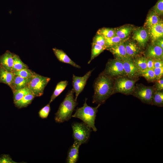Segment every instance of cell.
I'll use <instances>...</instances> for the list:
<instances>
[{
    "label": "cell",
    "instance_id": "30bf717a",
    "mask_svg": "<svg viewBox=\"0 0 163 163\" xmlns=\"http://www.w3.org/2000/svg\"><path fill=\"white\" fill-rule=\"evenodd\" d=\"M132 38L138 43L140 47H145L149 37L147 29L143 27L135 28L133 31Z\"/></svg>",
    "mask_w": 163,
    "mask_h": 163
},
{
    "label": "cell",
    "instance_id": "836d02e7",
    "mask_svg": "<svg viewBox=\"0 0 163 163\" xmlns=\"http://www.w3.org/2000/svg\"><path fill=\"white\" fill-rule=\"evenodd\" d=\"M92 43L106 48L105 38L102 35L96 34L93 39Z\"/></svg>",
    "mask_w": 163,
    "mask_h": 163
},
{
    "label": "cell",
    "instance_id": "b9f144b4",
    "mask_svg": "<svg viewBox=\"0 0 163 163\" xmlns=\"http://www.w3.org/2000/svg\"><path fill=\"white\" fill-rule=\"evenodd\" d=\"M153 66L154 68L163 67V60L154 59Z\"/></svg>",
    "mask_w": 163,
    "mask_h": 163
},
{
    "label": "cell",
    "instance_id": "ab89813d",
    "mask_svg": "<svg viewBox=\"0 0 163 163\" xmlns=\"http://www.w3.org/2000/svg\"><path fill=\"white\" fill-rule=\"evenodd\" d=\"M147 69H153L154 67V59L150 58H147Z\"/></svg>",
    "mask_w": 163,
    "mask_h": 163
},
{
    "label": "cell",
    "instance_id": "6da1fadb",
    "mask_svg": "<svg viewBox=\"0 0 163 163\" xmlns=\"http://www.w3.org/2000/svg\"><path fill=\"white\" fill-rule=\"evenodd\" d=\"M113 78L101 72L94 81L93 103L100 104L104 103L113 94Z\"/></svg>",
    "mask_w": 163,
    "mask_h": 163
},
{
    "label": "cell",
    "instance_id": "d6986e66",
    "mask_svg": "<svg viewBox=\"0 0 163 163\" xmlns=\"http://www.w3.org/2000/svg\"><path fill=\"white\" fill-rule=\"evenodd\" d=\"M31 78H25L15 75L13 82L10 87L13 92L27 86Z\"/></svg>",
    "mask_w": 163,
    "mask_h": 163
},
{
    "label": "cell",
    "instance_id": "8fae6325",
    "mask_svg": "<svg viewBox=\"0 0 163 163\" xmlns=\"http://www.w3.org/2000/svg\"><path fill=\"white\" fill-rule=\"evenodd\" d=\"M122 61L125 76L129 78L133 79L141 75V72L134 63L133 59Z\"/></svg>",
    "mask_w": 163,
    "mask_h": 163
},
{
    "label": "cell",
    "instance_id": "60d3db41",
    "mask_svg": "<svg viewBox=\"0 0 163 163\" xmlns=\"http://www.w3.org/2000/svg\"><path fill=\"white\" fill-rule=\"evenodd\" d=\"M152 44L160 46L163 49V37L159 38L152 42Z\"/></svg>",
    "mask_w": 163,
    "mask_h": 163
},
{
    "label": "cell",
    "instance_id": "74e56055",
    "mask_svg": "<svg viewBox=\"0 0 163 163\" xmlns=\"http://www.w3.org/2000/svg\"><path fill=\"white\" fill-rule=\"evenodd\" d=\"M153 69L155 76L156 80L162 77L163 75V67L154 68Z\"/></svg>",
    "mask_w": 163,
    "mask_h": 163
},
{
    "label": "cell",
    "instance_id": "4fadbf2b",
    "mask_svg": "<svg viewBox=\"0 0 163 163\" xmlns=\"http://www.w3.org/2000/svg\"><path fill=\"white\" fill-rule=\"evenodd\" d=\"M128 56L133 59L138 56L141 52L140 47L134 41L128 38L124 42Z\"/></svg>",
    "mask_w": 163,
    "mask_h": 163
},
{
    "label": "cell",
    "instance_id": "9c48e42d",
    "mask_svg": "<svg viewBox=\"0 0 163 163\" xmlns=\"http://www.w3.org/2000/svg\"><path fill=\"white\" fill-rule=\"evenodd\" d=\"M93 69L88 71L83 76H77L73 74L72 85L75 94V99L77 101V98L82 91L86 84L87 81L90 76Z\"/></svg>",
    "mask_w": 163,
    "mask_h": 163
},
{
    "label": "cell",
    "instance_id": "603a6c76",
    "mask_svg": "<svg viewBox=\"0 0 163 163\" xmlns=\"http://www.w3.org/2000/svg\"><path fill=\"white\" fill-rule=\"evenodd\" d=\"M35 97L32 93H29L14 104L18 108L25 107L31 104Z\"/></svg>",
    "mask_w": 163,
    "mask_h": 163
},
{
    "label": "cell",
    "instance_id": "5bb4252c",
    "mask_svg": "<svg viewBox=\"0 0 163 163\" xmlns=\"http://www.w3.org/2000/svg\"><path fill=\"white\" fill-rule=\"evenodd\" d=\"M14 53L9 50L0 56V66L7 71L12 72Z\"/></svg>",
    "mask_w": 163,
    "mask_h": 163
},
{
    "label": "cell",
    "instance_id": "f1b7e54d",
    "mask_svg": "<svg viewBox=\"0 0 163 163\" xmlns=\"http://www.w3.org/2000/svg\"><path fill=\"white\" fill-rule=\"evenodd\" d=\"M105 50H106V48L104 47L92 43L91 56L90 60L88 62V64L90 63L94 58Z\"/></svg>",
    "mask_w": 163,
    "mask_h": 163
},
{
    "label": "cell",
    "instance_id": "1f68e13d",
    "mask_svg": "<svg viewBox=\"0 0 163 163\" xmlns=\"http://www.w3.org/2000/svg\"><path fill=\"white\" fill-rule=\"evenodd\" d=\"M141 76L143 77L149 82H153L156 81L155 76L153 69H147L141 72Z\"/></svg>",
    "mask_w": 163,
    "mask_h": 163
},
{
    "label": "cell",
    "instance_id": "8d00e7d4",
    "mask_svg": "<svg viewBox=\"0 0 163 163\" xmlns=\"http://www.w3.org/2000/svg\"><path fill=\"white\" fill-rule=\"evenodd\" d=\"M8 155L2 154L0 156V163H17Z\"/></svg>",
    "mask_w": 163,
    "mask_h": 163
},
{
    "label": "cell",
    "instance_id": "7c38bea8",
    "mask_svg": "<svg viewBox=\"0 0 163 163\" xmlns=\"http://www.w3.org/2000/svg\"><path fill=\"white\" fill-rule=\"evenodd\" d=\"M124 41L108 47L106 50L112 53L116 59L121 60L132 59L129 57L127 55L124 43Z\"/></svg>",
    "mask_w": 163,
    "mask_h": 163
},
{
    "label": "cell",
    "instance_id": "d4e9b609",
    "mask_svg": "<svg viewBox=\"0 0 163 163\" xmlns=\"http://www.w3.org/2000/svg\"><path fill=\"white\" fill-rule=\"evenodd\" d=\"M151 104L159 107L163 106V91H157L154 90Z\"/></svg>",
    "mask_w": 163,
    "mask_h": 163
},
{
    "label": "cell",
    "instance_id": "9a60e30c",
    "mask_svg": "<svg viewBox=\"0 0 163 163\" xmlns=\"http://www.w3.org/2000/svg\"><path fill=\"white\" fill-rule=\"evenodd\" d=\"M145 57L154 59H163V49L152 44L149 46L145 53Z\"/></svg>",
    "mask_w": 163,
    "mask_h": 163
},
{
    "label": "cell",
    "instance_id": "3957f363",
    "mask_svg": "<svg viewBox=\"0 0 163 163\" xmlns=\"http://www.w3.org/2000/svg\"><path fill=\"white\" fill-rule=\"evenodd\" d=\"M87 99H85L83 106L77 108L72 117L78 118L83 122L90 127L94 132L97 129L95 126V121L98 109L101 104L93 107L88 106L87 103Z\"/></svg>",
    "mask_w": 163,
    "mask_h": 163
},
{
    "label": "cell",
    "instance_id": "8992f818",
    "mask_svg": "<svg viewBox=\"0 0 163 163\" xmlns=\"http://www.w3.org/2000/svg\"><path fill=\"white\" fill-rule=\"evenodd\" d=\"M50 80V78L42 76L34 72L27 86L35 97L42 96L44 89Z\"/></svg>",
    "mask_w": 163,
    "mask_h": 163
},
{
    "label": "cell",
    "instance_id": "4316f807",
    "mask_svg": "<svg viewBox=\"0 0 163 163\" xmlns=\"http://www.w3.org/2000/svg\"><path fill=\"white\" fill-rule=\"evenodd\" d=\"M13 92L14 103L20 100L27 94L32 93L27 86Z\"/></svg>",
    "mask_w": 163,
    "mask_h": 163
},
{
    "label": "cell",
    "instance_id": "2e32d148",
    "mask_svg": "<svg viewBox=\"0 0 163 163\" xmlns=\"http://www.w3.org/2000/svg\"><path fill=\"white\" fill-rule=\"evenodd\" d=\"M148 30L152 42L159 38L163 37V21L161 20Z\"/></svg>",
    "mask_w": 163,
    "mask_h": 163
},
{
    "label": "cell",
    "instance_id": "52a82bcc",
    "mask_svg": "<svg viewBox=\"0 0 163 163\" xmlns=\"http://www.w3.org/2000/svg\"><path fill=\"white\" fill-rule=\"evenodd\" d=\"M102 72L113 78L125 76L122 61L116 58L108 60Z\"/></svg>",
    "mask_w": 163,
    "mask_h": 163
},
{
    "label": "cell",
    "instance_id": "d590c367",
    "mask_svg": "<svg viewBox=\"0 0 163 163\" xmlns=\"http://www.w3.org/2000/svg\"><path fill=\"white\" fill-rule=\"evenodd\" d=\"M50 110V103L47 104L42 108L39 111L40 117L42 119H45L47 117Z\"/></svg>",
    "mask_w": 163,
    "mask_h": 163
},
{
    "label": "cell",
    "instance_id": "44dd1931",
    "mask_svg": "<svg viewBox=\"0 0 163 163\" xmlns=\"http://www.w3.org/2000/svg\"><path fill=\"white\" fill-rule=\"evenodd\" d=\"M14 76L13 72L7 71L0 66V83L6 84L10 87L13 82Z\"/></svg>",
    "mask_w": 163,
    "mask_h": 163
},
{
    "label": "cell",
    "instance_id": "484cf974",
    "mask_svg": "<svg viewBox=\"0 0 163 163\" xmlns=\"http://www.w3.org/2000/svg\"><path fill=\"white\" fill-rule=\"evenodd\" d=\"M147 59L145 56H139L133 59L135 65L140 72L147 69Z\"/></svg>",
    "mask_w": 163,
    "mask_h": 163
},
{
    "label": "cell",
    "instance_id": "7a4b0ae2",
    "mask_svg": "<svg viewBox=\"0 0 163 163\" xmlns=\"http://www.w3.org/2000/svg\"><path fill=\"white\" fill-rule=\"evenodd\" d=\"M74 90L72 88L68 91L58 109L55 114V120L57 123L68 121L72 117L75 108L78 104L74 98Z\"/></svg>",
    "mask_w": 163,
    "mask_h": 163
},
{
    "label": "cell",
    "instance_id": "e575fe53",
    "mask_svg": "<svg viewBox=\"0 0 163 163\" xmlns=\"http://www.w3.org/2000/svg\"><path fill=\"white\" fill-rule=\"evenodd\" d=\"M153 11L158 16H162L163 14V0H158L152 8Z\"/></svg>",
    "mask_w": 163,
    "mask_h": 163
},
{
    "label": "cell",
    "instance_id": "cb8c5ba5",
    "mask_svg": "<svg viewBox=\"0 0 163 163\" xmlns=\"http://www.w3.org/2000/svg\"><path fill=\"white\" fill-rule=\"evenodd\" d=\"M67 80L61 81L58 82L55 88L54 91L52 95L49 103L53 102L65 89L68 84Z\"/></svg>",
    "mask_w": 163,
    "mask_h": 163
},
{
    "label": "cell",
    "instance_id": "f35d334b",
    "mask_svg": "<svg viewBox=\"0 0 163 163\" xmlns=\"http://www.w3.org/2000/svg\"><path fill=\"white\" fill-rule=\"evenodd\" d=\"M155 90L157 91H163V78L162 77L160 79L156 81Z\"/></svg>",
    "mask_w": 163,
    "mask_h": 163
},
{
    "label": "cell",
    "instance_id": "ba28073f",
    "mask_svg": "<svg viewBox=\"0 0 163 163\" xmlns=\"http://www.w3.org/2000/svg\"><path fill=\"white\" fill-rule=\"evenodd\" d=\"M155 89L153 86L139 85L135 88L132 94L139 99L142 102L151 104Z\"/></svg>",
    "mask_w": 163,
    "mask_h": 163
},
{
    "label": "cell",
    "instance_id": "7402d4cb",
    "mask_svg": "<svg viewBox=\"0 0 163 163\" xmlns=\"http://www.w3.org/2000/svg\"><path fill=\"white\" fill-rule=\"evenodd\" d=\"M161 20L159 16L152 10L149 11L147 15L144 27L148 29Z\"/></svg>",
    "mask_w": 163,
    "mask_h": 163
},
{
    "label": "cell",
    "instance_id": "5b68a950",
    "mask_svg": "<svg viewBox=\"0 0 163 163\" xmlns=\"http://www.w3.org/2000/svg\"><path fill=\"white\" fill-rule=\"evenodd\" d=\"M135 80L126 76L117 77L114 81L113 94L120 93L126 95L132 94L135 88Z\"/></svg>",
    "mask_w": 163,
    "mask_h": 163
},
{
    "label": "cell",
    "instance_id": "e0dca14e",
    "mask_svg": "<svg viewBox=\"0 0 163 163\" xmlns=\"http://www.w3.org/2000/svg\"><path fill=\"white\" fill-rule=\"evenodd\" d=\"M53 50L55 55L60 62L69 64L77 68H81L80 66L73 61L63 50L56 48H53Z\"/></svg>",
    "mask_w": 163,
    "mask_h": 163
},
{
    "label": "cell",
    "instance_id": "f546056e",
    "mask_svg": "<svg viewBox=\"0 0 163 163\" xmlns=\"http://www.w3.org/2000/svg\"><path fill=\"white\" fill-rule=\"evenodd\" d=\"M97 34L101 35L105 38H110L115 35L114 28L103 27L99 29Z\"/></svg>",
    "mask_w": 163,
    "mask_h": 163
},
{
    "label": "cell",
    "instance_id": "ffe728a7",
    "mask_svg": "<svg viewBox=\"0 0 163 163\" xmlns=\"http://www.w3.org/2000/svg\"><path fill=\"white\" fill-rule=\"evenodd\" d=\"M80 145L74 142L69 148L66 159L67 163H75L78 159L79 149Z\"/></svg>",
    "mask_w": 163,
    "mask_h": 163
},
{
    "label": "cell",
    "instance_id": "4dcf8cb0",
    "mask_svg": "<svg viewBox=\"0 0 163 163\" xmlns=\"http://www.w3.org/2000/svg\"><path fill=\"white\" fill-rule=\"evenodd\" d=\"M34 72L29 69L28 68L23 69L13 72L15 75L25 78L31 77Z\"/></svg>",
    "mask_w": 163,
    "mask_h": 163
},
{
    "label": "cell",
    "instance_id": "d6a6232c",
    "mask_svg": "<svg viewBox=\"0 0 163 163\" xmlns=\"http://www.w3.org/2000/svg\"><path fill=\"white\" fill-rule=\"evenodd\" d=\"M105 39L106 49L123 42L126 40H123L116 35L111 38H105Z\"/></svg>",
    "mask_w": 163,
    "mask_h": 163
},
{
    "label": "cell",
    "instance_id": "83f0119b",
    "mask_svg": "<svg viewBox=\"0 0 163 163\" xmlns=\"http://www.w3.org/2000/svg\"><path fill=\"white\" fill-rule=\"evenodd\" d=\"M27 68L28 66L22 61L19 56L14 54L12 72Z\"/></svg>",
    "mask_w": 163,
    "mask_h": 163
},
{
    "label": "cell",
    "instance_id": "277c9868",
    "mask_svg": "<svg viewBox=\"0 0 163 163\" xmlns=\"http://www.w3.org/2000/svg\"><path fill=\"white\" fill-rule=\"evenodd\" d=\"M74 142L80 145L88 141L91 129L84 122H75L72 125Z\"/></svg>",
    "mask_w": 163,
    "mask_h": 163
},
{
    "label": "cell",
    "instance_id": "ac0fdd59",
    "mask_svg": "<svg viewBox=\"0 0 163 163\" xmlns=\"http://www.w3.org/2000/svg\"><path fill=\"white\" fill-rule=\"evenodd\" d=\"M135 29L133 26L131 24H126L115 28V35L123 40H126Z\"/></svg>",
    "mask_w": 163,
    "mask_h": 163
}]
</instances>
